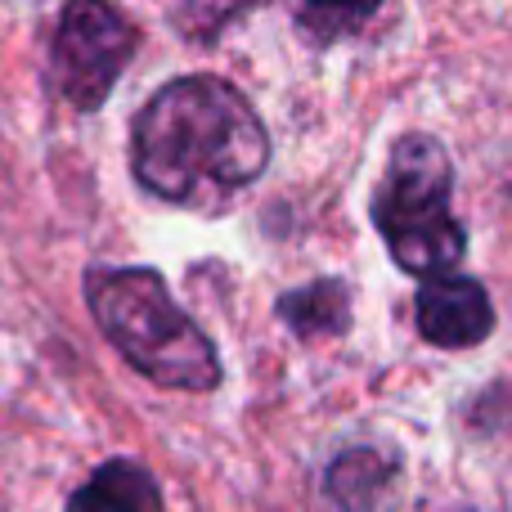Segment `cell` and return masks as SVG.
Segmentation results:
<instances>
[{
  "mask_svg": "<svg viewBox=\"0 0 512 512\" xmlns=\"http://www.w3.org/2000/svg\"><path fill=\"white\" fill-rule=\"evenodd\" d=\"M418 333L441 351H468L495 333V301L486 283L472 274H441L427 279L414 297Z\"/></svg>",
  "mask_w": 512,
  "mask_h": 512,
  "instance_id": "obj_5",
  "label": "cell"
},
{
  "mask_svg": "<svg viewBox=\"0 0 512 512\" xmlns=\"http://www.w3.org/2000/svg\"><path fill=\"white\" fill-rule=\"evenodd\" d=\"M369 212L396 265L418 279L454 274L468 252V230L454 221V162L427 131H409L391 144Z\"/></svg>",
  "mask_w": 512,
  "mask_h": 512,
  "instance_id": "obj_3",
  "label": "cell"
},
{
  "mask_svg": "<svg viewBox=\"0 0 512 512\" xmlns=\"http://www.w3.org/2000/svg\"><path fill=\"white\" fill-rule=\"evenodd\" d=\"M324 495L337 512H391L400 495V463L373 445H351L328 463Z\"/></svg>",
  "mask_w": 512,
  "mask_h": 512,
  "instance_id": "obj_6",
  "label": "cell"
},
{
  "mask_svg": "<svg viewBox=\"0 0 512 512\" xmlns=\"http://www.w3.org/2000/svg\"><path fill=\"white\" fill-rule=\"evenodd\" d=\"M279 319L297 337H337L351 328V288L342 279H315L279 297Z\"/></svg>",
  "mask_w": 512,
  "mask_h": 512,
  "instance_id": "obj_8",
  "label": "cell"
},
{
  "mask_svg": "<svg viewBox=\"0 0 512 512\" xmlns=\"http://www.w3.org/2000/svg\"><path fill=\"white\" fill-rule=\"evenodd\" d=\"M369 14H373L369 5H306L297 18L310 27V36H315V41H333V36H342L346 27L364 23Z\"/></svg>",
  "mask_w": 512,
  "mask_h": 512,
  "instance_id": "obj_9",
  "label": "cell"
},
{
  "mask_svg": "<svg viewBox=\"0 0 512 512\" xmlns=\"http://www.w3.org/2000/svg\"><path fill=\"white\" fill-rule=\"evenodd\" d=\"M140 32L135 23L113 5L99 0H77L59 14L50 41V86L77 113H95L113 95L117 77L135 59Z\"/></svg>",
  "mask_w": 512,
  "mask_h": 512,
  "instance_id": "obj_4",
  "label": "cell"
},
{
  "mask_svg": "<svg viewBox=\"0 0 512 512\" xmlns=\"http://www.w3.org/2000/svg\"><path fill=\"white\" fill-rule=\"evenodd\" d=\"M68 512H162V490L144 463L108 459L68 499Z\"/></svg>",
  "mask_w": 512,
  "mask_h": 512,
  "instance_id": "obj_7",
  "label": "cell"
},
{
  "mask_svg": "<svg viewBox=\"0 0 512 512\" xmlns=\"http://www.w3.org/2000/svg\"><path fill=\"white\" fill-rule=\"evenodd\" d=\"M265 162L270 135L248 95L207 72L153 90L131 126V171L140 189L194 212H221L261 180Z\"/></svg>",
  "mask_w": 512,
  "mask_h": 512,
  "instance_id": "obj_1",
  "label": "cell"
},
{
  "mask_svg": "<svg viewBox=\"0 0 512 512\" xmlns=\"http://www.w3.org/2000/svg\"><path fill=\"white\" fill-rule=\"evenodd\" d=\"M86 306L99 333L135 373L167 391H216L225 378L216 342L176 306L167 279L149 265L86 270Z\"/></svg>",
  "mask_w": 512,
  "mask_h": 512,
  "instance_id": "obj_2",
  "label": "cell"
}]
</instances>
